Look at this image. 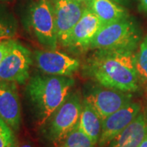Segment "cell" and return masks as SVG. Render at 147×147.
<instances>
[{"mask_svg":"<svg viewBox=\"0 0 147 147\" xmlns=\"http://www.w3.org/2000/svg\"><path fill=\"white\" fill-rule=\"evenodd\" d=\"M140 3L142 9L147 12V0H140Z\"/></svg>","mask_w":147,"mask_h":147,"instance_id":"obj_21","label":"cell"},{"mask_svg":"<svg viewBox=\"0 0 147 147\" xmlns=\"http://www.w3.org/2000/svg\"><path fill=\"white\" fill-rule=\"evenodd\" d=\"M20 147H32L30 145H29V144H24V145H22Z\"/></svg>","mask_w":147,"mask_h":147,"instance_id":"obj_25","label":"cell"},{"mask_svg":"<svg viewBox=\"0 0 147 147\" xmlns=\"http://www.w3.org/2000/svg\"><path fill=\"white\" fill-rule=\"evenodd\" d=\"M87 74L105 88L131 92L138 90L136 55L128 49H100L90 57Z\"/></svg>","mask_w":147,"mask_h":147,"instance_id":"obj_1","label":"cell"},{"mask_svg":"<svg viewBox=\"0 0 147 147\" xmlns=\"http://www.w3.org/2000/svg\"><path fill=\"white\" fill-rule=\"evenodd\" d=\"M31 53L21 43L11 39L10 48L0 64V81L25 84L30 77Z\"/></svg>","mask_w":147,"mask_h":147,"instance_id":"obj_6","label":"cell"},{"mask_svg":"<svg viewBox=\"0 0 147 147\" xmlns=\"http://www.w3.org/2000/svg\"><path fill=\"white\" fill-rule=\"evenodd\" d=\"M111 1H113V2H115L116 3L121 5V4H125L127 0H111Z\"/></svg>","mask_w":147,"mask_h":147,"instance_id":"obj_22","label":"cell"},{"mask_svg":"<svg viewBox=\"0 0 147 147\" xmlns=\"http://www.w3.org/2000/svg\"><path fill=\"white\" fill-rule=\"evenodd\" d=\"M16 34V27L8 16L0 11V39H8Z\"/></svg>","mask_w":147,"mask_h":147,"instance_id":"obj_19","label":"cell"},{"mask_svg":"<svg viewBox=\"0 0 147 147\" xmlns=\"http://www.w3.org/2000/svg\"><path fill=\"white\" fill-rule=\"evenodd\" d=\"M82 107L83 101L79 92H69L49 119V132L54 142L59 143L78 125Z\"/></svg>","mask_w":147,"mask_h":147,"instance_id":"obj_5","label":"cell"},{"mask_svg":"<svg viewBox=\"0 0 147 147\" xmlns=\"http://www.w3.org/2000/svg\"><path fill=\"white\" fill-rule=\"evenodd\" d=\"M87 7L98 16L103 26L127 18L125 9L111 0H90Z\"/></svg>","mask_w":147,"mask_h":147,"instance_id":"obj_14","label":"cell"},{"mask_svg":"<svg viewBox=\"0 0 147 147\" xmlns=\"http://www.w3.org/2000/svg\"><path fill=\"white\" fill-rule=\"evenodd\" d=\"M102 26L98 16L87 7L64 46L83 49L88 48L91 42Z\"/></svg>","mask_w":147,"mask_h":147,"instance_id":"obj_12","label":"cell"},{"mask_svg":"<svg viewBox=\"0 0 147 147\" xmlns=\"http://www.w3.org/2000/svg\"><path fill=\"white\" fill-rule=\"evenodd\" d=\"M147 137V118L144 113L139 115L112 140L108 147H138Z\"/></svg>","mask_w":147,"mask_h":147,"instance_id":"obj_13","label":"cell"},{"mask_svg":"<svg viewBox=\"0 0 147 147\" xmlns=\"http://www.w3.org/2000/svg\"><path fill=\"white\" fill-rule=\"evenodd\" d=\"M140 39L138 30L128 18L102 26L90 43L89 49L133 50Z\"/></svg>","mask_w":147,"mask_h":147,"instance_id":"obj_3","label":"cell"},{"mask_svg":"<svg viewBox=\"0 0 147 147\" xmlns=\"http://www.w3.org/2000/svg\"><path fill=\"white\" fill-rule=\"evenodd\" d=\"M76 1H78L79 3H83L84 5H88V3L90 2V0H76Z\"/></svg>","mask_w":147,"mask_h":147,"instance_id":"obj_24","label":"cell"},{"mask_svg":"<svg viewBox=\"0 0 147 147\" xmlns=\"http://www.w3.org/2000/svg\"><path fill=\"white\" fill-rule=\"evenodd\" d=\"M138 147H147V137L144 139V141L141 143V145Z\"/></svg>","mask_w":147,"mask_h":147,"instance_id":"obj_23","label":"cell"},{"mask_svg":"<svg viewBox=\"0 0 147 147\" xmlns=\"http://www.w3.org/2000/svg\"><path fill=\"white\" fill-rule=\"evenodd\" d=\"M140 110V104L131 101L102 120L101 132L97 142L99 146H108L139 115Z\"/></svg>","mask_w":147,"mask_h":147,"instance_id":"obj_8","label":"cell"},{"mask_svg":"<svg viewBox=\"0 0 147 147\" xmlns=\"http://www.w3.org/2000/svg\"><path fill=\"white\" fill-rule=\"evenodd\" d=\"M0 147H17L13 130L0 118Z\"/></svg>","mask_w":147,"mask_h":147,"instance_id":"obj_18","label":"cell"},{"mask_svg":"<svg viewBox=\"0 0 147 147\" xmlns=\"http://www.w3.org/2000/svg\"><path fill=\"white\" fill-rule=\"evenodd\" d=\"M78 126L95 144L98 142L101 132L102 120L94 109L85 100L83 101V107Z\"/></svg>","mask_w":147,"mask_h":147,"instance_id":"obj_15","label":"cell"},{"mask_svg":"<svg viewBox=\"0 0 147 147\" xmlns=\"http://www.w3.org/2000/svg\"><path fill=\"white\" fill-rule=\"evenodd\" d=\"M0 1H3V0H0Z\"/></svg>","mask_w":147,"mask_h":147,"instance_id":"obj_26","label":"cell"},{"mask_svg":"<svg viewBox=\"0 0 147 147\" xmlns=\"http://www.w3.org/2000/svg\"><path fill=\"white\" fill-rule=\"evenodd\" d=\"M96 144L77 125L58 143V147H95Z\"/></svg>","mask_w":147,"mask_h":147,"instance_id":"obj_16","label":"cell"},{"mask_svg":"<svg viewBox=\"0 0 147 147\" xmlns=\"http://www.w3.org/2000/svg\"><path fill=\"white\" fill-rule=\"evenodd\" d=\"M35 61L38 69L48 75L70 76L79 67L77 59L56 50L37 51Z\"/></svg>","mask_w":147,"mask_h":147,"instance_id":"obj_10","label":"cell"},{"mask_svg":"<svg viewBox=\"0 0 147 147\" xmlns=\"http://www.w3.org/2000/svg\"><path fill=\"white\" fill-rule=\"evenodd\" d=\"M86 7L76 0H54L53 11L58 42L63 46Z\"/></svg>","mask_w":147,"mask_h":147,"instance_id":"obj_7","label":"cell"},{"mask_svg":"<svg viewBox=\"0 0 147 147\" xmlns=\"http://www.w3.org/2000/svg\"><path fill=\"white\" fill-rule=\"evenodd\" d=\"M0 118L13 131L19 129L21 107L16 83L0 81Z\"/></svg>","mask_w":147,"mask_h":147,"instance_id":"obj_11","label":"cell"},{"mask_svg":"<svg viewBox=\"0 0 147 147\" xmlns=\"http://www.w3.org/2000/svg\"><path fill=\"white\" fill-rule=\"evenodd\" d=\"M74 81L69 76L35 75L30 79L26 91L42 125L66 99Z\"/></svg>","mask_w":147,"mask_h":147,"instance_id":"obj_2","label":"cell"},{"mask_svg":"<svg viewBox=\"0 0 147 147\" xmlns=\"http://www.w3.org/2000/svg\"><path fill=\"white\" fill-rule=\"evenodd\" d=\"M136 67L138 75L147 84V35L143 38L136 54Z\"/></svg>","mask_w":147,"mask_h":147,"instance_id":"obj_17","label":"cell"},{"mask_svg":"<svg viewBox=\"0 0 147 147\" xmlns=\"http://www.w3.org/2000/svg\"><path fill=\"white\" fill-rule=\"evenodd\" d=\"M84 100L100 116L101 120L131 102V96L113 88H97L91 92Z\"/></svg>","mask_w":147,"mask_h":147,"instance_id":"obj_9","label":"cell"},{"mask_svg":"<svg viewBox=\"0 0 147 147\" xmlns=\"http://www.w3.org/2000/svg\"><path fill=\"white\" fill-rule=\"evenodd\" d=\"M11 45V39L0 41V64L3 61V58L7 53Z\"/></svg>","mask_w":147,"mask_h":147,"instance_id":"obj_20","label":"cell"},{"mask_svg":"<svg viewBox=\"0 0 147 147\" xmlns=\"http://www.w3.org/2000/svg\"><path fill=\"white\" fill-rule=\"evenodd\" d=\"M29 22L38 42L45 47L56 49L58 37L53 7L48 0H37L29 9Z\"/></svg>","mask_w":147,"mask_h":147,"instance_id":"obj_4","label":"cell"}]
</instances>
